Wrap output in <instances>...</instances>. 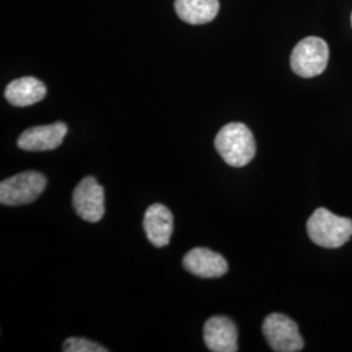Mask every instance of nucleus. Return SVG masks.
<instances>
[{
  "mask_svg": "<svg viewBox=\"0 0 352 352\" xmlns=\"http://www.w3.org/2000/svg\"><path fill=\"white\" fill-rule=\"evenodd\" d=\"M214 145L223 161L232 167H244L256 155L253 133L243 123H230L222 126L215 138Z\"/></svg>",
  "mask_w": 352,
  "mask_h": 352,
  "instance_id": "obj_1",
  "label": "nucleus"
},
{
  "mask_svg": "<svg viewBox=\"0 0 352 352\" xmlns=\"http://www.w3.org/2000/svg\"><path fill=\"white\" fill-rule=\"evenodd\" d=\"M307 231L317 245L329 250L340 248L351 239L352 219L336 215L325 208H318L309 217Z\"/></svg>",
  "mask_w": 352,
  "mask_h": 352,
  "instance_id": "obj_2",
  "label": "nucleus"
},
{
  "mask_svg": "<svg viewBox=\"0 0 352 352\" xmlns=\"http://www.w3.org/2000/svg\"><path fill=\"white\" fill-rule=\"evenodd\" d=\"M47 186V179L38 171H25L0 183V202L7 206L25 205L37 200Z\"/></svg>",
  "mask_w": 352,
  "mask_h": 352,
  "instance_id": "obj_3",
  "label": "nucleus"
},
{
  "mask_svg": "<svg viewBox=\"0 0 352 352\" xmlns=\"http://www.w3.org/2000/svg\"><path fill=\"white\" fill-rule=\"evenodd\" d=\"M327 43L318 37L304 38L291 54L292 71L304 78L321 75L327 69Z\"/></svg>",
  "mask_w": 352,
  "mask_h": 352,
  "instance_id": "obj_4",
  "label": "nucleus"
},
{
  "mask_svg": "<svg viewBox=\"0 0 352 352\" xmlns=\"http://www.w3.org/2000/svg\"><path fill=\"white\" fill-rule=\"evenodd\" d=\"M263 333L273 351L298 352L304 347L298 324L282 314L266 316Z\"/></svg>",
  "mask_w": 352,
  "mask_h": 352,
  "instance_id": "obj_5",
  "label": "nucleus"
},
{
  "mask_svg": "<svg viewBox=\"0 0 352 352\" xmlns=\"http://www.w3.org/2000/svg\"><path fill=\"white\" fill-rule=\"evenodd\" d=\"M76 214L90 223L100 222L104 215V190L96 177H84L74 190Z\"/></svg>",
  "mask_w": 352,
  "mask_h": 352,
  "instance_id": "obj_6",
  "label": "nucleus"
},
{
  "mask_svg": "<svg viewBox=\"0 0 352 352\" xmlns=\"http://www.w3.org/2000/svg\"><path fill=\"white\" fill-rule=\"evenodd\" d=\"M68 132L63 122L49 126H32L17 140V146L26 151H54L59 148Z\"/></svg>",
  "mask_w": 352,
  "mask_h": 352,
  "instance_id": "obj_7",
  "label": "nucleus"
},
{
  "mask_svg": "<svg viewBox=\"0 0 352 352\" xmlns=\"http://www.w3.org/2000/svg\"><path fill=\"white\" fill-rule=\"evenodd\" d=\"M204 340L213 352H236L238 329L232 320L225 316H214L205 322Z\"/></svg>",
  "mask_w": 352,
  "mask_h": 352,
  "instance_id": "obj_8",
  "label": "nucleus"
},
{
  "mask_svg": "<svg viewBox=\"0 0 352 352\" xmlns=\"http://www.w3.org/2000/svg\"><path fill=\"white\" fill-rule=\"evenodd\" d=\"M144 230L154 247H166L174 231V217L170 209L162 204H153L145 212Z\"/></svg>",
  "mask_w": 352,
  "mask_h": 352,
  "instance_id": "obj_9",
  "label": "nucleus"
},
{
  "mask_svg": "<svg viewBox=\"0 0 352 352\" xmlns=\"http://www.w3.org/2000/svg\"><path fill=\"white\" fill-rule=\"evenodd\" d=\"M183 265L189 273L201 278L222 277L228 270L225 257L208 248H193L184 256Z\"/></svg>",
  "mask_w": 352,
  "mask_h": 352,
  "instance_id": "obj_10",
  "label": "nucleus"
},
{
  "mask_svg": "<svg viewBox=\"0 0 352 352\" xmlns=\"http://www.w3.org/2000/svg\"><path fill=\"white\" fill-rule=\"evenodd\" d=\"M47 89L36 77H21L12 81L6 89V100L16 107L32 106L46 97Z\"/></svg>",
  "mask_w": 352,
  "mask_h": 352,
  "instance_id": "obj_11",
  "label": "nucleus"
},
{
  "mask_svg": "<svg viewBox=\"0 0 352 352\" xmlns=\"http://www.w3.org/2000/svg\"><path fill=\"white\" fill-rule=\"evenodd\" d=\"M177 16L190 25L210 23L219 11L218 0H175Z\"/></svg>",
  "mask_w": 352,
  "mask_h": 352,
  "instance_id": "obj_12",
  "label": "nucleus"
},
{
  "mask_svg": "<svg viewBox=\"0 0 352 352\" xmlns=\"http://www.w3.org/2000/svg\"><path fill=\"white\" fill-rule=\"evenodd\" d=\"M64 352H107L109 350L85 338H68L64 342Z\"/></svg>",
  "mask_w": 352,
  "mask_h": 352,
  "instance_id": "obj_13",
  "label": "nucleus"
},
{
  "mask_svg": "<svg viewBox=\"0 0 352 352\" xmlns=\"http://www.w3.org/2000/svg\"><path fill=\"white\" fill-rule=\"evenodd\" d=\"M351 23H352V17H351Z\"/></svg>",
  "mask_w": 352,
  "mask_h": 352,
  "instance_id": "obj_14",
  "label": "nucleus"
}]
</instances>
